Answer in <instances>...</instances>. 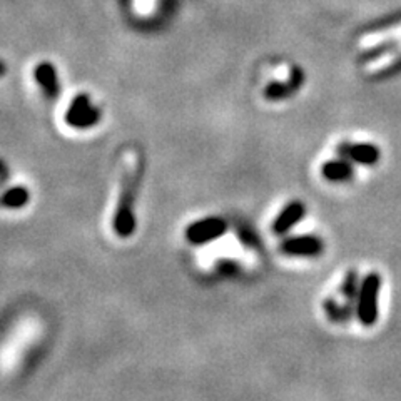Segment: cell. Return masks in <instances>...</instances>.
<instances>
[{
	"mask_svg": "<svg viewBox=\"0 0 401 401\" xmlns=\"http://www.w3.org/2000/svg\"><path fill=\"white\" fill-rule=\"evenodd\" d=\"M280 249L283 254L291 258H318L325 251V243L313 234H303V236L286 238Z\"/></svg>",
	"mask_w": 401,
	"mask_h": 401,
	"instance_id": "cell-5",
	"label": "cell"
},
{
	"mask_svg": "<svg viewBox=\"0 0 401 401\" xmlns=\"http://www.w3.org/2000/svg\"><path fill=\"white\" fill-rule=\"evenodd\" d=\"M400 59H401V44H400L398 47H395V49H391V51H386L383 54H380L378 57L371 59L370 62H366L365 74H368V76L380 74V72L390 69V67L393 66L395 62H398Z\"/></svg>",
	"mask_w": 401,
	"mask_h": 401,
	"instance_id": "cell-12",
	"label": "cell"
},
{
	"mask_svg": "<svg viewBox=\"0 0 401 401\" xmlns=\"http://www.w3.org/2000/svg\"><path fill=\"white\" fill-rule=\"evenodd\" d=\"M7 176H9V171H7V166L0 161V183H4V181L7 179Z\"/></svg>",
	"mask_w": 401,
	"mask_h": 401,
	"instance_id": "cell-15",
	"label": "cell"
},
{
	"mask_svg": "<svg viewBox=\"0 0 401 401\" xmlns=\"http://www.w3.org/2000/svg\"><path fill=\"white\" fill-rule=\"evenodd\" d=\"M360 286H361V280L358 271L350 270L345 275L343 283H341V288H340V295L343 298V301L348 306L355 308V310H356V300H358Z\"/></svg>",
	"mask_w": 401,
	"mask_h": 401,
	"instance_id": "cell-13",
	"label": "cell"
},
{
	"mask_svg": "<svg viewBox=\"0 0 401 401\" xmlns=\"http://www.w3.org/2000/svg\"><path fill=\"white\" fill-rule=\"evenodd\" d=\"M323 310L328 320L333 323H348L351 318L356 316V310L346 305L345 301H338L336 298H328L323 303Z\"/></svg>",
	"mask_w": 401,
	"mask_h": 401,
	"instance_id": "cell-11",
	"label": "cell"
},
{
	"mask_svg": "<svg viewBox=\"0 0 401 401\" xmlns=\"http://www.w3.org/2000/svg\"><path fill=\"white\" fill-rule=\"evenodd\" d=\"M381 280L380 273H368L361 280L358 300H356V318L360 325L365 328L375 326L378 321V305H380V293H381Z\"/></svg>",
	"mask_w": 401,
	"mask_h": 401,
	"instance_id": "cell-2",
	"label": "cell"
},
{
	"mask_svg": "<svg viewBox=\"0 0 401 401\" xmlns=\"http://www.w3.org/2000/svg\"><path fill=\"white\" fill-rule=\"evenodd\" d=\"M306 216V206L301 200H291L288 206L280 213V216L276 218V221L273 223V233L281 236L286 234L293 226H296L303 218Z\"/></svg>",
	"mask_w": 401,
	"mask_h": 401,
	"instance_id": "cell-7",
	"label": "cell"
},
{
	"mask_svg": "<svg viewBox=\"0 0 401 401\" xmlns=\"http://www.w3.org/2000/svg\"><path fill=\"white\" fill-rule=\"evenodd\" d=\"M101 111L92 104L89 96L79 94L71 102L69 111L66 112V122L74 129H89L99 124Z\"/></svg>",
	"mask_w": 401,
	"mask_h": 401,
	"instance_id": "cell-3",
	"label": "cell"
},
{
	"mask_svg": "<svg viewBox=\"0 0 401 401\" xmlns=\"http://www.w3.org/2000/svg\"><path fill=\"white\" fill-rule=\"evenodd\" d=\"M338 156L350 163L373 166L380 161V151L373 144H340Z\"/></svg>",
	"mask_w": 401,
	"mask_h": 401,
	"instance_id": "cell-6",
	"label": "cell"
},
{
	"mask_svg": "<svg viewBox=\"0 0 401 401\" xmlns=\"http://www.w3.org/2000/svg\"><path fill=\"white\" fill-rule=\"evenodd\" d=\"M141 171L134 169L126 176L122 181V191L119 196V204H117L116 216H114V231L119 238H129L136 231V196L139 191L141 183Z\"/></svg>",
	"mask_w": 401,
	"mask_h": 401,
	"instance_id": "cell-1",
	"label": "cell"
},
{
	"mask_svg": "<svg viewBox=\"0 0 401 401\" xmlns=\"http://www.w3.org/2000/svg\"><path fill=\"white\" fill-rule=\"evenodd\" d=\"M226 231L228 223L223 218H206L193 223L186 229V239L191 244L199 246V244H208L214 239L221 238Z\"/></svg>",
	"mask_w": 401,
	"mask_h": 401,
	"instance_id": "cell-4",
	"label": "cell"
},
{
	"mask_svg": "<svg viewBox=\"0 0 401 401\" xmlns=\"http://www.w3.org/2000/svg\"><path fill=\"white\" fill-rule=\"evenodd\" d=\"M34 76H36L37 84L42 87L44 94H46L47 99L56 101L59 94H61V84H59L56 66H52L51 62H41L36 67Z\"/></svg>",
	"mask_w": 401,
	"mask_h": 401,
	"instance_id": "cell-8",
	"label": "cell"
},
{
	"mask_svg": "<svg viewBox=\"0 0 401 401\" xmlns=\"http://www.w3.org/2000/svg\"><path fill=\"white\" fill-rule=\"evenodd\" d=\"M29 199H31L29 189L24 188V186H16V188L4 193L2 198H0V206L7 209H21L29 203Z\"/></svg>",
	"mask_w": 401,
	"mask_h": 401,
	"instance_id": "cell-14",
	"label": "cell"
},
{
	"mask_svg": "<svg viewBox=\"0 0 401 401\" xmlns=\"http://www.w3.org/2000/svg\"><path fill=\"white\" fill-rule=\"evenodd\" d=\"M321 176L330 183H346L355 178V168L346 159H331L321 166Z\"/></svg>",
	"mask_w": 401,
	"mask_h": 401,
	"instance_id": "cell-9",
	"label": "cell"
},
{
	"mask_svg": "<svg viewBox=\"0 0 401 401\" xmlns=\"http://www.w3.org/2000/svg\"><path fill=\"white\" fill-rule=\"evenodd\" d=\"M400 39H401V24H396V26L385 29V31L365 34V36L360 39L358 47L361 51H370V49L383 46V44H388V42L400 41Z\"/></svg>",
	"mask_w": 401,
	"mask_h": 401,
	"instance_id": "cell-10",
	"label": "cell"
},
{
	"mask_svg": "<svg viewBox=\"0 0 401 401\" xmlns=\"http://www.w3.org/2000/svg\"><path fill=\"white\" fill-rule=\"evenodd\" d=\"M6 74H7V66L2 61H0V77L6 76Z\"/></svg>",
	"mask_w": 401,
	"mask_h": 401,
	"instance_id": "cell-16",
	"label": "cell"
}]
</instances>
